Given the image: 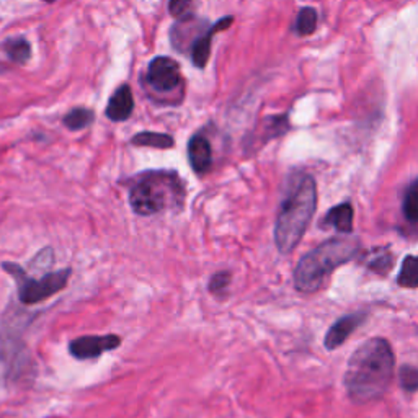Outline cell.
I'll return each instance as SVG.
<instances>
[{
	"instance_id": "6da1fadb",
	"label": "cell",
	"mask_w": 418,
	"mask_h": 418,
	"mask_svg": "<svg viewBox=\"0 0 418 418\" xmlns=\"http://www.w3.org/2000/svg\"><path fill=\"white\" fill-rule=\"evenodd\" d=\"M394 353L384 338H371L351 355L345 387L351 401L366 403L381 399L394 374Z\"/></svg>"
},
{
	"instance_id": "7a4b0ae2",
	"label": "cell",
	"mask_w": 418,
	"mask_h": 418,
	"mask_svg": "<svg viewBox=\"0 0 418 418\" xmlns=\"http://www.w3.org/2000/svg\"><path fill=\"white\" fill-rule=\"evenodd\" d=\"M317 206V186L312 177H300L281 203L275 224V242L281 253H291L306 234Z\"/></svg>"
},
{
	"instance_id": "3957f363",
	"label": "cell",
	"mask_w": 418,
	"mask_h": 418,
	"mask_svg": "<svg viewBox=\"0 0 418 418\" xmlns=\"http://www.w3.org/2000/svg\"><path fill=\"white\" fill-rule=\"evenodd\" d=\"M185 183L177 172L152 170L140 173L129 186L131 209L139 216H156L183 208Z\"/></svg>"
},
{
	"instance_id": "277c9868",
	"label": "cell",
	"mask_w": 418,
	"mask_h": 418,
	"mask_svg": "<svg viewBox=\"0 0 418 418\" xmlns=\"http://www.w3.org/2000/svg\"><path fill=\"white\" fill-rule=\"evenodd\" d=\"M360 250L358 239L337 237L306 253L294 270V286L300 293H316L327 276L340 265L348 263Z\"/></svg>"
},
{
	"instance_id": "5b68a950",
	"label": "cell",
	"mask_w": 418,
	"mask_h": 418,
	"mask_svg": "<svg viewBox=\"0 0 418 418\" xmlns=\"http://www.w3.org/2000/svg\"><path fill=\"white\" fill-rule=\"evenodd\" d=\"M2 266L15 280L18 299L25 306L38 304L41 300L49 299L51 296L58 294L59 291H63L67 286L69 276L72 273V270L65 268L59 271H51V273H46L41 278H31L22 266L15 265V263H2Z\"/></svg>"
},
{
	"instance_id": "8992f818",
	"label": "cell",
	"mask_w": 418,
	"mask_h": 418,
	"mask_svg": "<svg viewBox=\"0 0 418 418\" xmlns=\"http://www.w3.org/2000/svg\"><path fill=\"white\" fill-rule=\"evenodd\" d=\"M121 344V338L118 335H86L75 338L69 344V353L77 360H93L102 356L106 351L116 350Z\"/></svg>"
},
{
	"instance_id": "52a82bcc",
	"label": "cell",
	"mask_w": 418,
	"mask_h": 418,
	"mask_svg": "<svg viewBox=\"0 0 418 418\" xmlns=\"http://www.w3.org/2000/svg\"><path fill=\"white\" fill-rule=\"evenodd\" d=\"M182 81L180 65L170 58L161 56L150 61L147 67L149 86L157 92H170Z\"/></svg>"
},
{
	"instance_id": "ba28073f",
	"label": "cell",
	"mask_w": 418,
	"mask_h": 418,
	"mask_svg": "<svg viewBox=\"0 0 418 418\" xmlns=\"http://www.w3.org/2000/svg\"><path fill=\"white\" fill-rule=\"evenodd\" d=\"M364 319H366V316L363 312L350 314V316L338 319V321L330 327V330L327 332L325 340H323L325 348L335 350L341 344H345L346 338H348L351 333H353L356 328H358L361 323L364 322Z\"/></svg>"
},
{
	"instance_id": "9c48e42d",
	"label": "cell",
	"mask_w": 418,
	"mask_h": 418,
	"mask_svg": "<svg viewBox=\"0 0 418 418\" xmlns=\"http://www.w3.org/2000/svg\"><path fill=\"white\" fill-rule=\"evenodd\" d=\"M234 18L232 17H225L223 20H219L216 25H213L208 30L204 31V35H201L200 38H196L193 46H191V59H193V64L198 69H204L206 64H208V59L211 56V40H213L214 33H218L220 30H225L232 25Z\"/></svg>"
},
{
	"instance_id": "30bf717a",
	"label": "cell",
	"mask_w": 418,
	"mask_h": 418,
	"mask_svg": "<svg viewBox=\"0 0 418 418\" xmlns=\"http://www.w3.org/2000/svg\"><path fill=\"white\" fill-rule=\"evenodd\" d=\"M188 159H190L191 168L198 175H204L213 166V150H211L209 140L204 136L196 134L188 143Z\"/></svg>"
},
{
	"instance_id": "8fae6325",
	"label": "cell",
	"mask_w": 418,
	"mask_h": 418,
	"mask_svg": "<svg viewBox=\"0 0 418 418\" xmlns=\"http://www.w3.org/2000/svg\"><path fill=\"white\" fill-rule=\"evenodd\" d=\"M134 110V98L133 92L128 86L120 87L115 92V95L110 98L106 106V116L111 121H126L131 116V113Z\"/></svg>"
},
{
	"instance_id": "7c38bea8",
	"label": "cell",
	"mask_w": 418,
	"mask_h": 418,
	"mask_svg": "<svg viewBox=\"0 0 418 418\" xmlns=\"http://www.w3.org/2000/svg\"><path fill=\"white\" fill-rule=\"evenodd\" d=\"M322 225H332L337 231L348 234L353 229V208L350 203H341L332 208L322 219Z\"/></svg>"
},
{
	"instance_id": "4fadbf2b",
	"label": "cell",
	"mask_w": 418,
	"mask_h": 418,
	"mask_svg": "<svg viewBox=\"0 0 418 418\" xmlns=\"http://www.w3.org/2000/svg\"><path fill=\"white\" fill-rule=\"evenodd\" d=\"M131 143L134 145H145V147H156V149H170L173 147V138L168 134L162 133H139L136 134Z\"/></svg>"
},
{
	"instance_id": "5bb4252c",
	"label": "cell",
	"mask_w": 418,
	"mask_h": 418,
	"mask_svg": "<svg viewBox=\"0 0 418 418\" xmlns=\"http://www.w3.org/2000/svg\"><path fill=\"white\" fill-rule=\"evenodd\" d=\"M397 283L402 288H417L418 286V257L408 255L402 263Z\"/></svg>"
},
{
	"instance_id": "9a60e30c",
	"label": "cell",
	"mask_w": 418,
	"mask_h": 418,
	"mask_svg": "<svg viewBox=\"0 0 418 418\" xmlns=\"http://www.w3.org/2000/svg\"><path fill=\"white\" fill-rule=\"evenodd\" d=\"M6 51L8 58H10L13 63L18 64H25L26 61L31 58V46L26 40H23V38L8 40L6 43Z\"/></svg>"
},
{
	"instance_id": "2e32d148",
	"label": "cell",
	"mask_w": 418,
	"mask_h": 418,
	"mask_svg": "<svg viewBox=\"0 0 418 418\" xmlns=\"http://www.w3.org/2000/svg\"><path fill=\"white\" fill-rule=\"evenodd\" d=\"M93 111L87 110V108H75V110L69 111L67 115L64 116V124L65 128H69L70 131H79L87 128L88 124L93 123Z\"/></svg>"
},
{
	"instance_id": "e0dca14e",
	"label": "cell",
	"mask_w": 418,
	"mask_h": 418,
	"mask_svg": "<svg viewBox=\"0 0 418 418\" xmlns=\"http://www.w3.org/2000/svg\"><path fill=\"white\" fill-rule=\"evenodd\" d=\"M402 211L408 223H418V180L407 188L405 196H403Z\"/></svg>"
},
{
	"instance_id": "ac0fdd59",
	"label": "cell",
	"mask_w": 418,
	"mask_h": 418,
	"mask_svg": "<svg viewBox=\"0 0 418 418\" xmlns=\"http://www.w3.org/2000/svg\"><path fill=\"white\" fill-rule=\"evenodd\" d=\"M317 26V12L312 7L300 8L298 18H296V31L299 36H309L316 31Z\"/></svg>"
},
{
	"instance_id": "d6986e66",
	"label": "cell",
	"mask_w": 418,
	"mask_h": 418,
	"mask_svg": "<svg viewBox=\"0 0 418 418\" xmlns=\"http://www.w3.org/2000/svg\"><path fill=\"white\" fill-rule=\"evenodd\" d=\"M394 263V258L391 253L378 250L376 255H373L368 260V266L371 270L378 271V273H386V271L391 268V265Z\"/></svg>"
},
{
	"instance_id": "ffe728a7",
	"label": "cell",
	"mask_w": 418,
	"mask_h": 418,
	"mask_svg": "<svg viewBox=\"0 0 418 418\" xmlns=\"http://www.w3.org/2000/svg\"><path fill=\"white\" fill-rule=\"evenodd\" d=\"M401 384L408 392H413L418 389V369L412 366H405L401 369Z\"/></svg>"
},
{
	"instance_id": "44dd1931",
	"label": "cell",
	"mask_w": 418,
	"mask_h": 418,
	"mask_svg": "<svg viewBox=\"0 0 418 418\" xmlns=\"http://www.w3.org/2000/svg\"><path fill=\"white\" fill-rule=\"evenodd\" d=\"M229 283H231V273L229 271H219V273L213 275V278H211L209 291L213 294H223L227 289Z\"/></svg>"
},
{
	"instance_id": "7402d4cb",
	"label": "cell",
	"mask_w": 418,
	"mask_h": 418,
	"mask_svg": "<svg viewBox=\"0 0 418 418\" xmlns=\"http://www.w3.org/2000/svg\"><path fill=\"white\" fill-rule=\"evenodd\" d=\"M191 7H193V0H170L168 12L177 18H188L191 15Z\"/></svg>"
},
{
	"instance_id": "603a6c76",
	"label": "cell",
	"mask_w": 418,
	"mask_h": 418,
	"mask_svg": "<svg viewBox=\"0 0 418 418\" xmlns=\"http://www.w3.org/2000/svg\"><path fill=\"white\" fill-rule=\"evenodd\" d=\"M54 262V253L53 248H43L38 255L35 257V260L31 262V266L35 270H43V268H49Z\"/></svg>"
},
{
	"instance_id": "cb8c5ba5",
	"label": "cell",
	"mask_w": 418,
	"mask_h": 418,
	"mask_svg": "<svg viewBox=\"0 0 418 418\" xmlns=\"http://www.w3.org/2000/svg\"><path fill=\"white\" fill-rule=\"evenodd\" d=\"M45 2H49L51 3V2H56V0H45Z\"/></svg>"
}]
</instances>
